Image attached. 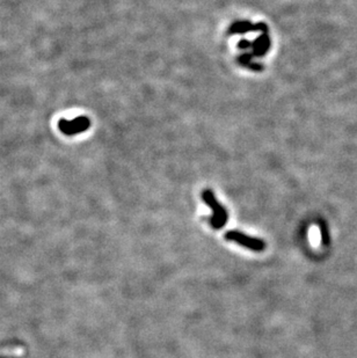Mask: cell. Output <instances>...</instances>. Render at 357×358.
<instances>
[{"label":"cell","mask_w":357,"mask_h":358,"mask_svg":"<svg viewBox=\"0 0 357 358\" xmlns=\"http://www.w3.org/2000/svg\"><path fill=\"white\" fill-rule=\"evenodd\" d=\"M238 48L240 50H248V49L252 48V42L248 40H240L238 43Z\"/></svg>","instance_id":"obj_7"},{"label":"cell","mask_w":357,"mask_h":358,"mask_svg":"<svg viewBox=\"0 0 357 358\" xmlns=\"http://www.w3.org/2000/svg\"><path fill=\"white\" fill-rule=\"evenodd\" d=\"M250 31H261V34L268 33V26L263 22L254 24L248 20H239L233 22L229 28L230 35H242Z\"/></svg>","instance_id":"obj_3"},{"label":"cell","mask_w":357,"mask_h":358,"mask_svg":"<svg viewBox=\"0 0 357 358\" xmlns=\"http://www.w3.org/2000/svg\"><path fill=\"white\" fill-rule=\"evenodd\" d=\"M236 60L240 66L245 67V69L249 71H254V72H261V71L264 70V66L262 64L254 60V56L252 52H242V54L237 56Z\"/></svg>","instance_id":"obj_6"},{"label":"cell","mask_w":357,"mask_h":358,"mask_svg":"<svg viewBox=\"0 0 357 358\" xmlns=\"http://www.w3.org/2000/svg\"><path fill=\"white\" fill-rule=\"evenodd\" d=\"M59 126H61V130L63 132H65L66 134H73L77 132L79 133L90 127V119L86 118H79V119H74V120H72V122L62 120Z\"/></svg>","instance_id":"obj_4"},{"label":"cell","mask_w":357,"mask_h":358,"mask_svg":"<svg viewBox=\"0 0 357 358\" xmlns=\"http://www.w3.org/2000/svg\"><path fill=\"white\" fill-rule=\"evenodd\" d=\"M225 239L232 242H236L240 246L248 248L249 250L253 251H262L266 248V242L259 238H253L245 235V233L237 231V230H230L225 233Z\"/></svg>","instance_id":"obj_2"},{"label":"cell","mask_w":357,"mask_h":358,"mask_svg":"<svg viewBox=\"0 0 357 358\" xmlns=\"http://www.w3.org/2000/svg\"><path fill=\"white\" fill-rule=\"evenodd\" d=\"M271 41L268 33H262L252 42V54L254 57H263L269 51Z\"/></svg>","instance_id":"obj_5"},{"label":"cell","mask_w":357,"mask_h":358,"mask_svg":"<svg viewBox=\"0 0 357 358\" xmlns=\"http://www.w3.org/2000/svg\"><path fill=\"white\" fill-rule=\"evenodd\" d=\"M202 200L214 212L213 216L208 218V222H209L211 228L215 230H221L224 228L226 223H228L229 214L226 209L216 198L214 191L211 189L203 190Z\"/></svg>","instance_id":"obj_1"}]
</instances>
